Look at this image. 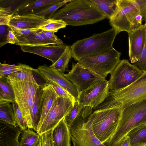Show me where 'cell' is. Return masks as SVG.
<instances>
[{
  "instance_id": "cell-7",
  "label": "cell",
  "mask_w": 146,
  "mask_h": 146,
  "mask_svg": "<svg viewBox=\"0 0 146 146\" xmlns=\"http://www.w3.org/2000/svg\"><path fill=\"white\" fill-rule=\"evenodd\" d=\"M7 82L13 90L15 102L18 105L28 128L31 129V111L34 99L40 86L37 83L17 82L8 78Z\"/></svg>"
},
{
  "instance_id": "cell-2",
  "label": "cell",
  "mask_w": 146,
  "mask_h": 146,
  "mask_svg": "<svg viewBox=\"0 0 146 146\" xmlns=\"http://www.w3.org/2000/svg\"><path fill=\"white\" fill-rule=\"evenodd\" d=\"M146 100V71L137 79L122 89L110 91L104 101L94 111L121 107Z\"/></svg>"
},
{
  "instance_id": "cell-46",
  "label": "cell",
  "mask_w": 146,
  "mask_h": 146,
  "mask_svg": "<svg viewBox=\"0 0 146 146\" xmlns=\"http://www.w3.org/2000/svg\"><path fill=\"white\" fill-rule=\"evenodd\" d=\"M118 146H131L130 138L128 135L123 138Z\"/></svg>"
},
{
  "instance_id": "cell-33",
  "label": "cell",
  "mask_w": 146,
  "mask_h": 146,
  "mask_svg": "<svg viewBox=\"0 0 146 146\" xmlns=\"http://www.w3.org/2000/svg\"><path fill=\"white\" fill-rule=\"evenodd\" d=\"M39 89L37 91L34 99L31 115V129H33L36 132L40 120L38 115Z\"/></svg>"
},
{
  "instance_id": "cell-26",
  "label": "cell",
  "mask_w": 146,
  "mask_h": 146,
  "mask_svg": "<svg viewBox=\"0 0 146 146\" xmlns=\"http://www.w3.org/2000/svg\"><path fill=\"white\" fill-rule=\"evenodd\" d=\"M7 101L0 100V120L15 127L16 123L12 105Z\"/></svg>"
},
{
  "instance_id": "cell-6",
  "label": "cell",
  "mask_w": 146,
  "mask_h": 146,
  "mask_svg": "<svg viewBox=\"0 0 146 146\" xmlns=\"http://www.w3.org/2000/svg\"><path fill=\"white\" fill-rule=\"evenodd\" d=\"M118 9L109 20L110 25L118 34L123 31L129 33L142 25L141 15L136 0H117Z\"/></svg>"
},
{
  "instance_id": "cell-23",
  "label": "cell",
  "mask_w": 146,
  "mask_h": 146,
  "mask_svg": "<svg viewBox=\"0 0 146 146\" xmlns=\"http://www.w3.org/2000/svg\"><path fill=\"white\" fill-rule=\"evenodd\" d=\"M34 0L0 1V14L12 17L23 6Z\"/></svg>"
},
{
  "instance_id": "cell-12",
  "label": "cell",
  "mask_w": 146,
  "mask_h": 146,
  "mask_svg": "<svg viewBox=\"0 0 146 146\" xmlns=\"http://www.w3.org/2000/svg\"><path fill=\"white\" fill-rule=\"evenodd\" d=\"M109 90L108 81H100L79 93L77 101L84 107L89 106L94 109L104 101Z\"/></svg>"
},
{
  "instance_id": "cell-1",
  "label": "cell",
  "mask_w": 146,
  "mask_h": 146,
  "mask_svg": "<svg viewBox=\"0 0 146 146\" xmlns=\"http://www.w3.org/2000/svg\"><path fill=\"white\" fill-rule=\"evenodd\" d=\"M106 18L105 14L90 0H72L58 10L51 19L62 20L67 25L92 24Z\"/></svg>"
},
{
  "instance_id": "cell-14",
  "label": "cell",
  "mask_w": 146,
  "mask_h": 146,
  "mask_svg": "<svg viewBox=\"0 0 146 146\" xmlns=\"http://www.w3.org/2000/svg\"><path fill=\"white\" fill-rule=\"evenodd\" d=\"M38 73L45 80L55 83L68 92L74 98L78 100L79 92L72 83L62 73L54 68L48 66L46 64L39 66L37 68Z\"/></svg>"
},
{
  "instance_id": "cell-18",
  "label": "cell",
  "mask_w": 146,
  "mask_h": 146,
  "mask_svg": "<svg viewBox=\"0 0 146 146\" xmlns=\"http://www.w3.org/2000/svg\"><path fill=\"white\" fill-rule=\"evenodd\" d=\"M51 19L46 20L33 14L15 15L11 18L9 26L21 29H39L48 23Z\"/></svg>"
},
{
  "instance_id": "cell-25",
  "label": "cell",
  "mask_w": 146,
  "mask_h": 146,
  "mask_svg": "<svg viewBox=\"0 0 146 146\" xmlns=\"http://www.w3.org/2000/svg\"><path fill=\"white\" fill-rule=\"evenodd\" d=\"M105 14L109 20L118 9L117 0H90Z\"/></svg>"
},
{
  "instance_id": "cell-13",
  "label": "cell",
  "mask_w": 146,
  "mask_h": 146,
  "mask_svg": "<svg viewBox=\"0 0 146 146\" xmlns=\"http://www.w3.org/2000/svg\"><path fill=\"white\" fill-rule=\"evenodd\" d=\"M64 76L71 82L79 93L84 90L96 82L106 80L98 74L85 68L77 63H73L72 68Z\"/></svg>"
},
{
  "instance_id": "cell-42",
  "label": "cell",
  "mask_w": 146,
  "mask_h": 146,
  "mask_svg": "<svg viewBox=\"0 0 146 146\" xmlns=\"http://www.w3.org/2000/svg\"><path fill=\"white\" fill-rule=\"evenodd\" d=\"M42 32L47 38L56 43L58 45H62L64 44L62 40L59 38L54 34V32L45 31H42Z\"/></svg>"
},
{
  "instance_id": "cell-31",
  "label": "cell",
  "mask_w": 146,
  "mask_h": 146,
  "mask_svg": "<svg viewBox=\"0 0 146 146\" xmlns=\"http://www.w3.org/2000/svg\"><path fill=\"white\" fill-rule=\"evenodd\" d=\"M33 71L25 69L21 71L8 75L7 77L17 82H28L37 83L34 77Z\"/></svg>"
},
{
  "instance_id": "cell-47",
  "label": "cell",
  "mask_w": 146,
  "mask_h": 146,
  "mask_svg": "<svg viewBox=\"0 0 146 146\" xmlns=\"http://www.w3.org/2000/svg\"><path fill=\"white\" fill-rule=\"evenodd\" d=\"M146 146V145H145V146Z\"/></svg>"
},
{
  "instance_id": "cell-19",
  "label": "cell",
  "mask_w": 146,
  "mask_h": 146,
  "mask_svg": "<svg viewBox=\"0 0 146 146\" xmlns=\"http://www.w3.org/2000/svg\"><path fill=\"white\" fill-rule=\"evenodd\" d=\"M22 131L18 125L0 120V146H20L18 138Z\"/></svg>"
},
{
  "instance_id": "cell-39",
  "label": "cell",
  "mask_w": 146,
  "mask_h": 146,
  "mask_svg": "<svg viewBox=\"0 0 146 146\" xmlns=\"http://www.w3.org/2000/svg\"><path fill=\"white\" fill-rule=\"evenodd\" d=\"M145 46L138 61L134 64L140 70L146 71V17L145 18Z\"/></svg>"
},
{
  "instance_id": "cell-11",
  "label": "cell",
  "mask_w": 146,
  "mask_h": 146,
  "mask_svg": "<svg viewBox=\"0 0 146 146\" xmlns=\"http://www.w3.org/2000/svg\"><path fill=\"white\" fill-rule=\"evenodd\" d=\"M74 103L71 99L58 97L55 100L37 133L40 135L52 129L70 111Z\"/></svg>"
},
{
  "instance_id": "cell-22",
  "label": "cell",
  "mask_w": 146,
  "mask_h": 146,
  "mask_svg": "<svg viewBox=\"0 0 146 146\" xmlns=\"http://www.w3.org/2000/svg\"><path fill=\"white\" fill-rule=\"evenodd\" d=\"M62 0H34L21 7L16 15H23L33 14L58 3Z\"/></svg>"
},
{
  "instance_id": "cell-9",
  "label": "cell",
  "mask_w": 146,
  "mask_h": 146,
  "mask_svg": "<svg viewBox=\"0 0 146 146\" xmlns=\"http://www.w3.org/2000/svg\"><path fill=\"white\" fill-rule=\"evenodd\" d=\"M144 72L130 64L127 60H120L110 74L108 81L110 90H116L127 87L137 79Z\"/></svg>"
},
{
  "instance_id": "cell-44",
  "label": "cell",
  "mask_w": 146,
  "mask_h": 146,
  "mask_svg": "<svg viewBox=\"0 0 146 146\" xmlns=\"http://www.w3.org/2000/svg\"><path fill=\"white\" fill-rule=\"evenodd\" d=\"M11 16L0 14V25H8Z\"/></svg>"
},
{
  "instance_id": "cell-3",
  "label": "cell",
  "mask_w": 146,
  "mask_h": 146,
  "mask_svg": "<svg viewBox=\"0 0 146 146\" xmlns=\"http://www.w3.org/2000/svg\"><path fill=\"white\" fill-rule=\"evenodd\" d=\"M118 33L113 28L77 41L70 46L71 56L79 61L85 57L96 55L112 48Z\"/></svg>"
},
{
  "instance_id": "cell-32",
  "label": "cell",
  "mask_w": 146,
  "mask_h": 146,
  "mask_svg": "<svg viewBox=\"0 0 146 146\" xmlns=\"http://www.w3.org/2000/svg\"><path fill=\"white\" fill-rule=\"evenodd\" d=\"M72 0H62L58 3L51 5L40 11L32 14L42 18L46 20L51 19L53 14L59 8Z\"/></svg>"
},
{
  "instance_id": "cell-38",
  "label": "cell",
  "mask_w": 146,
  "mask_h": 146,
  "mask_svg": "<svg viewBox=\"0 0 146 146\" xmlns=\"http://www.w3.org/2000/svg\"><path fill=\"white\" fill-rule=\"evenodd\" d=\"M52 129L40 135L38 146H54L52 137Z\"/></svg>"
},
{
  "instance_id": "cell-41",
  "label": "cell",
  "mask_w": 146,
  "mask_h": 146,
  "mask_svg": "<svg viewBox=\"0 0 146 146\" xmlns=\"http://www.w3.org/2000/svg\"><path fill=\"white\" fill-rule=\"evenodd\" d=\"M11 30V28L8 25H0V47L8 43L7 37Z\"/></svg>"
},
{
  "instance_id": "cell-29",
  "label": "cell",
  "mask_w": 146,
  "mask_h": 146,
  "mask_svg": "<svg viewBox=\"0 0 146 146\" xmlns=\"http://www.w3.org/2000/svg\"><path fill=\"white\" fill-rule=\"evenodd\" d=\"M71 56L70 46L67 45L66 48L57 60L49 66L63 74L68 68V63Z\"/></svg>"
},
{
  "instance_id": "cell-16",
  "label": "cell",
  "mask_w": 146,
  "mask_h": 146,
  "mask_svg": "<svg viewBox=\"0 0 146 146\" xmlns=\"http://www.w3.org/2000/svg\"><path fill=\"white\" fill-rule=\"evenodd\" d=\"M128 33L129 56L131 62L138 60L144 48L145 41V24Z\"/></svg>"
},
{
  "instance_id": "cell-5",
  "label": "cell",
  "mask_w": 146,
  "mask_h": 146,
  "mask_svg": "<svg viewBox=\"0 0 146 146\" xmlns=\"http://www.w3.org/2000/svg\"><path fill=\"white\" fill-rule=\"evenodd\" d=\"M123 109L121 107L94 111L88 119L97 137L104 144L112 136L119 124Z\"/></svg>"
},
{
  "instance_id": "cell-35",
  "label": "cell",
  "mask_w": 146,
  "mask_h": 146,
  "mask_svg": "<svg viewBox=\"0 0 146 146\" xmlns=\"http://www.w3.org/2000/svg\"><path fill=\"white\" fill-rule=\"evenodd\" d=\"M11 103L17 125L22 131L26 130L28 128L26 121L23 116L18 105L15 102Z\"/></svg>"
},
{
  "instance_id": "cell-37",
  "label": "cell",
  "mask_w": 146,
  "mask_h": 146,
  "mask_svg": "<svg viewBox=\"0 0 146 146\" xmlns=\"http://www.w3.org/2000/svg\"><path fill=\"white\" fill-rule=\"evenodd\" d=\"M46 82L50 84L54 88L59 97H63L71 99L74 103V98L67 91L57 84L50 80H46Z\"/></svg>"
},
{
  "instance_id": "cell-15",
  "label": "cell",
  "mask_w": 146,
  "mask_h": 146,
  "mask_svg": "<svg viewBox=\"0 0 146 146\" xmlns=\"http://www.w3.org/2000/svg\"><path fill=\"white\" fill-rule=\"evenodd\" d=\"M58 97L53 87L48 83L46 82L40 86L38 102V115L40 120L37 131L55 100Z\"/></svg>"
},
{
  "instance_id": "cell-30",
  "label": "cell",
  "mask_w": 146,
  "mask_h": 146,
  "mask_svg": "<svg viewBox=\"0 0 146 146\" xmlns=\"http://www.w3.org/2000/svg\"><path fill=\"white\" fill-rule=\"evenodd\" d=\"M25 69H29L38 73V69H35L25 64L12 65L0 63V78L11 74L21 71Z\"/></svg>"
},
{
  "instance_id": "cell-45",
  "label": "cell",
  "mask_w": 146,
  "mask_h": 146,
  "mask_svg": "<svg viewBox=\"0 0 146 146\" xmlns=\"http://www.w3.org/2000/svg\"><path fill=\"white\" fill-rule=\"evenodd\" d=\"M16 39L15 36L13 31L12 30L10 31L7 38V43L15 44Z\"/></svg>"
},
{
  "instance_id": "cell-8",
  "label": "cell",
  "mask_w": 146,
  "mask_h": 146,
  "mask_svg": "<svg viewBox=\"0 0 146 146\" xmlns=\"http://www.w3.org/2000/svg\"><path fill=\"white\" fill-rule=\"evenodd\" d=\"M121 54L120 52L112 48L100 54L84 58L77 63L105 78L119 63Z\"/></svg>"
},
{
  "instance_id": "cell-36",
  "label": "cell",
  "mask_w": 146,
  "mask_h": 146,
  "mask_svg": "<svg viewBox=\"0 0 146 146\" xmlns=\"http://www.w3.org/2000/svg\"><path fill=\"white\" fill-rule=\"evenodd\" d=\"M84 107L77 101L74 103V106L69 113L64 117L68 126L70 127L80 114Z\"/></svg>"
},
{
  "instance_id": "cell-40",
  "label": "cell",
  "mask_w": 146,
  "mask_h": 146,
  "mask_svg": "<svg viewBox=\"0 0 146 146\" xmlns=\"http://www.w3.org/2000/svg\"><path fill=\"white\" fill-rule=\"evenodd\" d=\"M16 38V40L25 37L31 34L35 33L41 31L40 29H21L10 27Z\"/></svg>"
},
{
  "instance_id": "cell-28",
  "label": "cell",
  "mask_w": 146,
  "mask_h": 146,
  "mask_svg": "<svg viewBox=\"0 0 146 146\" xmlns=\"http://www.w3.org/2000/svg\"><path fill=\"white\" fill-rule=\"evenodd\" d=\"M22 131L19 142L20 146H38L39 134L29 128Z\"/></svg>"
},
{
  "instance_id": "cell-27",
  "label": "cell",
  "mask_w": 146,
  "mask_h": 146,
  "mask_svg": "<svg viewBox=\"0 0 146 146\" xmlns=\"http://www.w3.org/2000/svg\"><path fill=\"white\" fill-rule=\"evenodd\" d=\"M0 100L15 102L14 92L13 88L7 82L6 76L0 78Z\"/></svg>"
},
{
  "instance_id": "cell-20",
  "label": "cell",
  "mask_w": 146,
  "mask_h": 146,
  "mask_svg": "<svg viewBox=\"0 0 146 146\" xmlns=\"http://www.w3.org/2000/svg\"><path fill=\"white\" fill-rule=\"evenodd\" d=\"M71 136L69 127L64 117L52 129L54 146H71Z\"/></svg>"
},
{
  "instance_id": "cell-17",
  "label": "cell",
  "mask_w": 146,
  "mask_h": 146,
  "mask_svg": "<svg viewBox=\"0 0 146 146\" xmlns=\"http://www.w3.org/2000/svg\"><path fill=\"white\" fill-rule=\"evenodd\" d=\"M67 45H44L36 46H20L24 52L36 54L51 61L53 64L63 53Z\"/></svg>"
},
{
  "instance_id": "cell-43",
  "label": "cell",
  "mask_w": 146,
  "mask_h": 146,
  "mask_svg": "<svg viewBox=\"0 0 146 146\" xmlns=\"http://www.w3.org/2000/svg\"><path fill=\"white\" fill-rule=\"evenodd\" d=\"M141 14L143 18L146 17V0H136Z\"/></svg>"
},
{
  "instance_id": "cell-24",
  "label": "cell",
  "mask_w": 146,
  "mask_h": 146,
  "mask_svg": "<svg viewBox=\"0 0 146 146\" xmlns=\"http://www.w3.org/2000/svg\"><path fill=\"white\" fill-rule=\"evenodd\" d=\"M131 146H144L146 145V125L138 126L128 133Z\"/></svg>"
},
{
  "instance_id": "cell-4",
  "label": "cell",
  "mask_w": 146,
  "mask_h": 146,
  "mask_svg": "<svg viewBox=\"0 0 146 146\" xmlns=\"http://www.w3.org/2000/svg\"><path fill=\"white\" fill-rule=\"evenodd\" d=\"M146 125V100L131 105L123 109L115 133L104 144L118 146L129 132L140 125Z\"/></svg>"
},
{
  "instance_id": "cell-10",
  "label": "cell",
  "mask_w": 146,
  "mask_h": 146,
  "mask_svg": "<svg viewBox=\"0 0 146 146\" xmlns=\"http://www.w3.org/2000/svg\"><path fill=\"white\" fill-rule=\"evenodd\" d=\"M81 111L69 127L73 146H105L94 134L91 122Z\"/></svg>"
},
{
  "instance_id": "cell-34",
  "label": "cell",
  "mask_w": 146,
  "mask_h": 146,
  "mask_svg": "<svg viewBox=\"0 0 146 146\" xmlns=\"http://www.w3.org/2000/svg\"><path fill=\"white\" fill-rule=\"evenodd\" d=\"M66 25V23L62 20L51 19L49 22L41 26L39 29L56 33L59 29L65 28Z\"/></svg>"
},
{
  "instance_id": "cell-21",
  "label": "cell",
  "mask_w": 146,
  "mask_h": 146,
  "mask_svg": "<svg viewBox=\"0 0 146 146\" xmlns=\"http://www.w3.org/2000/svg\"><path fill=\"white\" fill-rule=\"evenodd\" d=\"M15 44L20 46H36L44 45H58L57 44L47 38L42 30L25 37L16 40Z\"/></svg>"
}]
</instances>
